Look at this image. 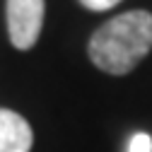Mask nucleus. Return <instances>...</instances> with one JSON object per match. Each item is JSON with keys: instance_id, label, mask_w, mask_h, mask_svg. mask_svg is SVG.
I'll return each mask as SVG.
<instances>
[{"instance_id": "f257e3e1", "label": "nucleus", "mask_w": 152, "mask_h": 152, "mask_svg": "<svg viewBox=\"0 0 152 152\" xmlns=\"http://www.w3.org/2000/svg\"><path fill=\"white\" fill-rule=\"evenodd\" d=\"M152 48V15L130 10L104 22L89 39V58L109 75H126Z\"/></svg>"}, {"instance_id": "f03ea898", "label": "nucleus", "mask_w": 152, "mask_h": 152, "mask_svg": "<svg viewBox=\"0 0 152 152\" xmlns=\"http://www.w3.org/2000/svg\"><path fill=\"white\" fill-rule=\"evenodd\" d=\"M44 0H5L7 34L15 48L27 51L36 44L44 27Z\"/></svg>"}, {"instance_id": "20e7f679", "label": "nucleus", "mask_w": 152, "mask_h": 152, "mask_svg": "<svg viewBox=\"0 0 152 152\" xmlns=\"http://www.w3.org/2000/svg\"><path fill=\"white\" fill-rule=\"evenodd\" d=\"M128 152H152V138L147 133H135L128 142Z\"/></svg>"}, {"instance_id": "39448f33", "label": "nucleus", "mask_w": 152, "mask_h": 152, "mask_svg": "<svg viewBox=\"0 0 152 152\" xmlns=\"http://www.w3.org/2000/svg\"><path fill=\"white\" fill-rule=\"evenodd\" d=\"M80 3L85 7H89V10H94V12H104V10L113 7V5H118L121 0H80Z\"/></svg>"}, {"instance_id": "7ed1b4c3", "label": "nucleus", "mask_w": 152, "mask_h": 152, "mask_svg": "<svg viewBox=\"0 0 152 152\" xmlns=\"http://www.w3.org/2000/svg\"><path fill=\"white\" fill-rule=\"evenodd\" d=\"M31 142V126L17 111L0 109V152H29Z\"/></svg>"}]
</instances>
